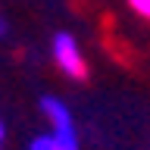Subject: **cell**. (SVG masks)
I'll use <instances>...</instances> for the list:
<instances>
[{
  "mask_svg": "<svg viewBox=\"0 0 150 150\" xmlns=\"http://www.w3.org/2000/svg\"><path fill=\"white\" fill-rule=\"evenodd\" d=\"M50 53H53L56 66H59V69L69 75V78H75V81H84V78H88V63H84L81 47H78V41H75L72 35H66V31L53 35Z\"/></svg>",
  "mask_w": 150,
  "mask_h": 150,
  "instance_id": "1",
  "label": "cell"
},
{
  "mask_svg": "<svg viewBox=\"0 0 150 150\" xmlns=\"http://www.w3.org/2000/svg\"><path fill=\"white\" fill-rule=\"evenodd\" d=\"M41 110H44L47 122L53 125V138L63 141L66 147H78V138H75V125H72V112L66 110L63 100L56 97H44L41 100Z\"/></svg>",
  "mask_w": 150,
  "mask_h": 150,
  "instance_id": "2",
  "label": "cell"
},
{
  "mask_svg": "<svg viewBox=\"0 0 150 150\" xmlns=\"http://www.w3.org/2000/svg\"><path fill=\"white\" fill-rule=\"evenodd\" d=\"M28 150H78V147H66L63 141H56L53 134H41V138L31 141V147Z\"/></svg>",
  "mask_w": 150,
  "mask_h": 150,
  "instance_id": "3",
  "label": "cell"
},
{
  "mask_svg": "<svg viewBox=\"0 0 150 150\" xmlns=\"http://www.w3.org/2000/svg\"><path fill=\"white\" fill-rule=\"evenodd\" d=\"M128 6L138 13V16H144V19H150V0H128Z\"/></svg>",
  "mask_w": 150,
  "mask_h": 150,
  "instance_id": "4",
  "label": "cell"
},
{
  "mask_svg": "<svg viewBox=\"0 0 150 150\" xmlns=\"http://www.w3.org/2000/svg\"><path fill=\"white\" fill-rule=\"evenodd\" d=\"M6 35V22H3V19H0V38Z\"/></svg>",
  "mask_w": 150,
  "mask_h": 150,
  "instance_id": "5",
  "label": "cell"
},
{
  "mask_svg": "<svg viewBox=\"0 0 150 150\" xmlns=\"http://www.w3.org/2000/svg\"><path fill=\"white\" fill-rule=\"evenodd\" d=\"M0 141H3V122H0Z\"/></svg>",
  "mask_w": 150,
  "mask_h": 150,
  "instance_id": "6",
  "label": "cell"
}]
</instances>
